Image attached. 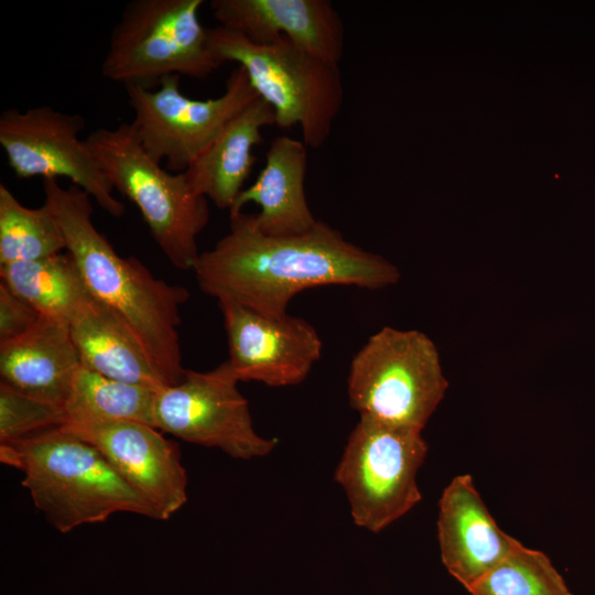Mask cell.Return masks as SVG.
<instances>
[{
    "mask_svg": "<svg viewBox=\"0 0 595 595\" xmlns=\"http://www.w3.org/2000/svg\"><path fill=\"white\" fill-rule=\"evenodd\" d=\"M229 231L201 252L193 270L199 289L217 302H232L260 314L284 316L302 291L324 285L368 290L398 282V268L318 220L307 232L270 236L253 214L229 215Z\"/></svg>",
    "mask_w": 595,
    "mask_h": 595,
    "instance_id": "1",
    "label": "cell"
},
{
    "mask_svg": "<svg viewBox=\"0 0 595 595\" xmlns=\"http://www.w3.org/2000/svg\"><path fill=\"white\" fill-rule=\"evenodd\" d=\"M44 204L56 219L66 252L76 263L89 294L134 334L167 383L185 372L178 328L185 286L155 278L134 257H122L96 228L91 197L80 187L43 180Z\"/></svg>",
    "mask_w": 595,
    "mask_h": 595,
    "instance_id": "2",
    "label": "cell"
},
{
    "mask_svg": "<svg viewBox=\"0 0 595 595\" xmlns=\"http://www.w3.org/2000/svg\"><path fill=\"white\" fill-rule=\"evenodd\" d=\"M0 461L23 474L33 504L62 533L118 512L159 520L94 445L62 426L1 443Z\"/></svg>",
    "mask_w": 595,
    "mask_h": 595,
    "instance_id": "3",
    "label": "cell"
},
{
    "mask_svg": "<svg viewBox=\"0 0 595 595\" xmlns=\"http://www.w3.org/2000/svg\"><path fill=\"white\" fill-rule=\"evenodd\" d=\"M208 46L223 64L237 63L258 96L274 110L275 125H298L303 142L321 148L328 139L344 101L339 64L303 50L288 37L257 44L221 25L208 29Z\"/></svg>",
    "mask_w": 595,
    "mask_h": 595,
    "instance_id": "4",
    "label": "cell"
},
{
    "mask_svg": "<svg viewBox=\"0 0 595 595\" xmlns=\"http://www.w3.org/2000/svg\"><path fill=\"white\" fill-rule=\"evenodd\" d=\"M113 190L140 210L155 244L178 270L193 271L197 237L210 218L208 199L183 173L169 172L140 143L130 123L98 128L86 139Z\"/></svg>",
    "mask_w": 595,
    "mask_h": 595,
    "instance_id": "5",
    "label": "cell"
},
{
    "mask_svg": "<svg viewBox=\"0 0 595 595\" xmlns=\"http://www.w3.org/2000/svg\"><path fill=\"white\" fill-rule=\"evenodd\" d=\"M447 388L433 340L388 326L355 354L347 377L349 404L359 416L420 431Z\"/></svg>",
    "mask_w": 595,
    "mask_h": 595,
    "instance_id": "6",
    "label": "cell"
},
{
    "mask_svg": "<svg viewBox=\"0 0 595 595\" xmlns=\"http://www.w3.org/2000/svg\"><path fill=\"white\" fill-rule=\"evenodd\" d=\"M203 0H132L112 29L101 75L151 88L165 77L205 78L221 63L199 20Z\"/></svg>",
    "mask_w": 595,
    "mask_h": 595,
    "instance_id": "7",
    "label": "cell"
},
{
    "mask_svg": "<svg viewBox=\"0 0 595 595\" xmlns=\"http://www.w3.org/2000/svg\"><path fill=\"white\" fill-rule=\"evenodd\" d=\"M426 454L422 431L359 416L334 474L355 524L378 533L418 505Z\"/></svg>",
    "mask_w": 595,
    "mask_h": 595,
    "instance_id": "8",
    "label": "cell"
},
{
    "mask_svg": "<svg viewBox=\"0 0 595 595\" xmlns=\"http://www.w3.org/2000/svg\"><path fill=\"white\" fill-rule=\"evenodd\" d=\"M125 89L140 143L154 160H164L173 173L184 172L224 127L259 97L240 66L230 73L217 98L186 97L177 75L163 78L154 90L133 84Z\"/></svg>",
    "mask_w": 595,
    "mask_h": 595,
    "instance_id": "9",
    "label": "cell"
},
{
    "mask_svg": "<svg viewBox=\"0 0 595 595\" xmlns=\"http://www.w3.org/2000/svg\"><path fill=\"white\" fill-rule=\"evenodd\" d=\"M238 382L228 360L208 371L185 369L177 383L158 391L155 428L232 458L268 455L277 441L257 433Z\"/></svg>",
    "mask_w": 595,
    "mask_h": 595,
    "instance_id": "10",
    "label": "cell"
},
{
    "mask_svg": "<svg viewBox=\"0 0 595 595\" xmlns=\"http://www.w3.org/2000/svg\"><path fill=\"white\" fill-rule=\"evenodd\" d=\"M85 119L51 106L10 108L0 116V145L20 178L66 177L85 191L105 212L121 217L125 205L86 140L79 139Z\"/></svg>",
    "mask_w": 595,
    "mask_h": 595,
    "instance_id": "11",
    "label": "cell"
},
{
    "mask_svg": "<svg viewBox=\"0 0 595 595\" xmlns=\"http://www.w3.org/2000/svg\"><path fill=\"white\" fill-rule=\"evenodd\" d=\"M218 306L227 336V360L239 381L296 386L321 358L320 335L304 318L267 316L227 301Z\"/></svg>",
    "mask_w": 595,
    "mask_h": 595,
    "instance_id": "12",
    "label": "cell"
},
{
    "mask_svg": "<svg viewBox=\"0 0 595 595\" xmlns=\"http://www.w3.org/2000/svg\"><path fill=\"white\" fill-rule=\"evenodd\" d=\"M62 428L94 445L117 473L166 520L187 500V474L175 442L139 422L66 423Z\"/></svg>",
    "mask_w": 595,
    "mask_h": 595,
    "instance_id": "13",
    "label": "cell"
},
{
    "mask_svg": "<svg viewBox=\"0 0 595 595\" xmlns=\"http://www.w3.org/2000/svg\"><path fill=\"white\" fill-rule=\"evenodd\" d=\"M219 25L257 44L281 36L323 60L339 64L345 44L340 14L327 0H213Z\"/></svg>",
    "mask_w": 595,
    "mask_h": 595,
    "instance_id": "14",
    "label": "cell"
},
{
    "mask_svg": "<svg viewBox=\"0 0 595 595\" xmlns=\"http://www.w3.org/2000/svg\"><path fill=\"white\" fill-rule=\"evenodd\" d=\"M437 539L443 565L466 591L519 541L497 524L469 474L455 476L442 493Z\"/></svg>",
    "mask_w": 595,
    "mask_h": 595,
    "instance_id": "15",
    "label": "cell"
},
{
    "mask_svg": "<svg viewBox=\"0 0 595 595\" xmlns=\"http://www.w3.org/2000/svg\"><path fill=\"white\" fill-rule=\"evenodd\" d=\"M80 366L66 322L41 317L25 334L0 342L1 383L62 408Z\"/></svg>",
    "mask_w": 595,
    "mask_h": 595,
    "instance_id": "16",
    "label": "cell"
},
{
    "mask_svg": "<svg viewBox=\"0 0 595 595\" xmlns=\"http://www.w3.org/2000/svg\"><path fill=\"white\" fill-rule=\"evenodd\" d=\"M307 147L288 136L277 137L266 153L258 177L244 188L229 210L236 214L248 203L260 212L253 214L257 227L270 236L307 232L316 224L305 194Z\"/></svg>",
    "mask_w": 595,
    "mask_h": 595,
    "instance_id": "17",
    "label": "cell"
},
{
    "mask_svg": "<svg viewBox=\"0 0 595 595\" xmlns=\"http://www.w3.org/2000/svg\"><path fill=\"white\" fill-rule=\"evenodd\" d=\"M272 125L273 108L260 97L251 101L182 172L191 188L229 212L256 163L253 149L263 142L261 131Z\"/></svg>",
    "mask_w": 595,
    "mask_h": 595,
    "instance_id": "18",
    "label": "cell"
},
{
    "mask_svg": "<svg viewBox=\"0 0 595 595\" xmlns=\"http://www.w3.org/2000/svg\"><path fill=\"white\" fill-rule=\"evenodd\" d=\"M68 325L83 367L154 390L170 386L131 329L91 295Z\"/></svg>",
    "mask_w": 595,
    "mask_h": 595,
    "instance_id": "19",
    "label": "cell"
},
{
    "mask_svg": "<svg viewBox=\"0 0 595 595\" xmlns=\"http://www.w3.org/2000/svg\"><path fill=\"white\" fill-rule=\"evenodd\" d=\"M1 283L42 317L69 323L90 296L83 277L66 253L0 267Z\"/></svg>",
    "mask_w": 595,
    "mask_h": 595,
    "instance_id": "20",
    "label": "cell"
},
{
    "mask_svg": "<svg viewBox=\"0 0 595 595\" xmlns=\"http://www.w3.org/2000/svg\"><path fill=\"white\" fill-rule=\"evenodd\" d=\"M158 391L112 379L80 366L64 405L65 424L129 421L155 428L154 404Z\"/></svg>",
    "mask_w": 595,
    "mask_h": 595,
    "instance_id": "21",
    "label": "cell"
},
{
    "mask_svg": "<svg viewBox=\"0 0 595 595\" xmlns=\"http://www.w3.org/2000/svg\"><path fill=\"white\" fill-rule=\"evenodd\" d=\"M66 249L62 230L50 208L22 205L0 184V267L33 261Z\"/></svg>",
    "mask_w": 595,
    "mask_h": 595,
    "instance_id": "22",
    "label": "cell"
},
{
    "mask_svg": "<svg viewBox=\"0 0 595 595\" xmlns=\"http://www.w3.org/2000/svg\"><path fill=\"white\" fill-rule=\"evenodd\" d=\"M467 592L470 595H573L550 558L520 541Z\"/></svg>",
    "mask_w": 595,
    "mask_h": 595,
    "instance_id": "23",
    "label": "cell"
},
{
    "mask_svg": "<svg viewBox=\"0 0 595 595\" xmlns=\"http://www.w3.org/2000/svg\"><path fill=\"white\" fill-rule=\"evenodd\" d=\"M64 408L0 383V444L61 428Z\"/></svg>",
    "mask_w": 595,
    "mask_h": 595,
    "instance_id": "24",
    "label": "cell"
},
{
    "mask_svg": "<svg viewBox=\"0 0 595 595\" xmlns=\"http://www.w3.org/2000/svg\"><path fill=\"white\" fill-rule=\"evenodd\" d=\"M41 317L32 306L0 283V342L25 334Z\"/></svg>",
    "mask_w": 595,
    "mask_h": 595,
    "instance_id": "25",
    "label": "cell"
}]
</instances>
